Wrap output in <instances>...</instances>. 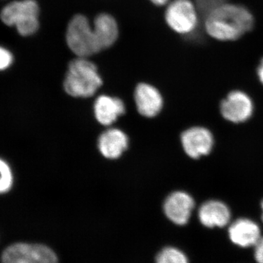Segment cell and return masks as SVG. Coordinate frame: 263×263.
<instances>
[{"instance_id":"obj_1","label":"cell","mask_w":263,"mask_h":263,"mask_svg":"<svg viewBox=\"0 0 263 263\" xmlns=\"http://www.w3.org/2000/svg\"><path fill=\"white\" fill-rule=\"evenodd\" d=\"M254 18L240 5L223 4L212 10L205 18L208 34L221 41H235L252 29Z\"/></svg>"},{"instance_id":"obj_2","label":"cell","mask_w":263,"mask_h":263,"mask_svg":"<svg viewBox=\"0 0 263 263\" xmlns=\"http://www.w3.org/2000/svg\"><path fill=\"white\" fill-rule=\"evenodd\" d=\"M103 85V80L93 62L85 57L72 60L66 73L64 88L73 98H90Z\"/></svg>"},{"instance_id":"obj_3","label":"cell","mask_w":263,"mask_h":263,"mask_svg":"<svg viewBox=\"0 0 263 263\" xmlns=\"http://www.w3.org/2000/svg\"><path fill=\"white\" fill-rule=\"evenodd\" d=\"M66 41L71 51L79 57L87 58L103 50L96 29L83 15H76L71 19Z\"/></svg>"},{"instance_id":"obj_4","label":"cell","mask_w":263,"mask_h":263,"mask_svg":"<svg viewBox=\"0 0 263 263\" xmlns=\"http://www.w3.org/2000/svg\"><path fill=\"white\" fill-rule=\"evenodd\" d=\"M39 7L34 0H22L7 5L2 10V21L6 25L15 26L21 35L29 36L39 28Z\"/></svg>"},{"instance_id":"obj_5","label":"cell","mask_w":263,"mask_h":263,"mask_svg":"<svg viewBox=\"0 0 263 263\" xmlns=\"http://www.w3.org/2000/svg\"><path fill=\"white\" fill-rule=\"evenodd\" d=\"M2 263H59L54 252L47 246L17 243L2 254Z\"/></svg>"},{"instance_id":"obj_6","label":"cell","mask_w":263,"mask_h":263,"mask_svg":"<svg viewBox=\"0 0 263 263\" xmlns=\"http://www.w3.org/2000/svg\"><path fill=\"white\" fill-rule=\"evenodd\" d=\"M165 21L179 34H188L196 28L198 17L196 6L190 0H175L165 11Z\"/></svg>"},{"instance_id":"obj_7","label":"cell","mask_w":263,"mask_h":263,"mask_svg":"<svg viewBox=\"0 0 263 263\" xmlns=\"http://www.w3.org/2000/svg\"><path fill=\"white\" fill-rule=\"evenodd\" d=\"M181 143L189 157L197 159L210 153L214 145V138L206 128L192 127L181 135Z\"/></svg>"},{"instance_id":"obj_8","label":"cell","mask_w":263,"mask_h":263,"mask_svg":"<svg viewBox=\"0 0 263 263\" xmlns=\"http://www.w3.org/2000/svg\"><path fill=\"white\" fill-rule=\"evenodd\" d=\"M220 108L224 119L231 122L240 123L251 117L253 112V103L245 92L234 91L221 102Z\"/></svg>"},{"instance_id":"obj_9","label":"cell","mask_w":263,"mask_h":263,"mask_svg":"<svg viewBox=\"0 0 263 263\" xmlns=\"http://www.w3.org/2000/svg\"><path fill=\"white\" fill-rule=\"evenodd\" d=\"M195 207L193 197L184 192L171 193L164 202V212L166 216L177 226L187 224Z\"/></svg>"},{"instance_id":"obj_10","label":"cell","mask_w":263,"mask_h":263,"mask_svg":"<svg viewBox=\"0 0 263 263\" xmlns=\"http://www.w3.org/2000/svg\"><path fill=\"white\" fill-rule=\"evenodd\" d=\"M134 97L137 110L143 117H155L163 106V98L160 91L146 83H141L136 86Z\"/></svg>"},{"instance_id":"obj_11","label":"cell","mask_w":263,"mask_h":263,"mask_svg":"<svg viewBox=\"0 0 263 263\" xmlns=\"http://www.w3.org/2000/svg\"><path fill=\"white\" fill-rule=\"evenodd\" d=\"M129 138L118 128H109L98 139V148L101 155L109 160H117L127 149Z\"/></svg>"},{"instance_id":"obj_12","label":"cell","mask_w":263,"mask_h":263,"mask_svg":"<svg viewBox=\"0 0 263 263\" xmlns=\"http://www.w3.org/2000/svg\"><path fill=\"white\" fill-rule=\"evenodd\" d=\"M94 113L97 121L100 124L110 126L125 113V106L119 98L100 95L95 100Z\"/></svg>"},{"instance_id":"obj_13","label":"cell","mask_w":263,"mask_h":263,"mask_svg":"<svg viewBox=\"0 0 263 263\" xmlns=\"http://www.w3.org/2000/svg\"><path fill=\"white\" fill-rule=\"evenodd\" d=\"M229 236L233 243L247 248L255 246L260 239V230L254 221L239 219L230 226Z\"/></svg>"},{"instance_id":"obj_14","label":"cell","mask_w":263,"mask_h":263,"mask_svg":"<svg viewBox=\"0 0 263 263\" xmlns=\"http://www.w3.org/2000/svg\"><path fill=\"white\" fill-rule=\"evenodd\" d=\"M198 216L200 222L207 228H222L229 223L231 214L228 207L222 202L209 200L200 208Z\"/></svg>"},{"instance_id":"obj_15","label":"cell","mask_w":263,"mask_h":263,"mask_svg":"<svg viewBox=\"0 0 263 263\" xmlns=\"http://www.w3.org/2000/svg\"><path fill=\"white\" fill-rule=\"evenodd\" d=\"M94 27L98 32L103 50L113 46L119 36L117 21L111 15L101 13L95 19Z\"/></svg>"},{"instance_id":"obj_16","label":"cell","mask_w":263,"mask_h":263,"mask_svg":"<svg viewBox=\"0 0 263 263\" xmlns=\"http://www.w3.org/2000/svg\"><path fill=\"white\" fill-rule=\"evenodd\" d=\"M156 263H189V261L182 251L168 247L159 252L156 257Z\"/></svg>"},{"instance_id":"obj_17","label":"cell","mask_w":263,"mask_h":263,"mask_svg":"<svg viewBox=\"0 0 263 263\" xmlns=\"http://www.w3.org/2000/svg\"><path fill=\"white\" fill-rule=\"evenodd\" d=\"M13 184V176L9 166L4 161L0 160V193L9 191Z\"/></svg>"},{"instance_id":"obj_18","label":"cell","mask_w":263,"mask_h":263,"mask_svg":"<svg viewBox=\"0 0 263 263\" xmlns=\"http://www.w3.org/2000/svg\"><path fill=\"white\" fill-rule=\"evenodd\" d=\"M226 3L227 0H196V8L197 11H200L205 18L212 10Z\"/></svg>"},{"instance_id":"obj_19","label":"cell","mask_w":263,"mask_h":263,"mask_svg":"<svg viewBox=\"0 0 263 263\" xmlns=\"http://www.w3.org/2000/svg\"><path fill=\"white\" fill-rule=\"evenodd\" d=\"M13 62V56L8 50L0 47V70L8 68Z\"/></svg>"},{"instance_id":"obj_20","label":"cell","mask_w":263,"mask_h":263,"mask_svg":"<svg viewBox=\"0 0 263 263\" xmlns=\"http://www.w3.org/2000/svg\"><path fill=\"white\" fill-rule=\"evenodd\" d=\"M254 247V258L257 262L263 263V238H260Z\"/></svg>"},{"instance_id":"obj_21","label":"cell","mask_w":263,"mask_h":263,"mask_svg":"<svg viewBox=\"0 0 263 263\" xmlns=\"http://www.w3.org/2000/svg\"><path fill=\"white\" fill-rule=\"evenodd\" d=\"M257 74H258L259 81H260L263 84V59L261 60L258 69H257Z\"/></svg>"},{"instance_id":"obj_22","label":"cell","mask_w":263,"mask_h":263,"mask_svg":"<svg viewBox=\"0 0 263 263\" xmlns=\"http://www.w3.org/2000/svg\"><path fill=\"white\" fill-rule=\"evenodd\" d=\"M150 1L156 5H160V6H162V5L167 4V3H168L169 0H150Z\"/></svg>"},{"instance_id":"obj_23","label":"cell","mask_w":263,"mask_h":263,"mask_svg":"<svg viewBox=\"0 0 263 263\" xmlns=\"http://www.w3.org/2000/svg\"><path fill=\"white\" fill-rule=\"evenodd\" d=\"M262 212H263V202H262ZM262 221H263V214H262Z\"/></svg>"}]
</instances>
